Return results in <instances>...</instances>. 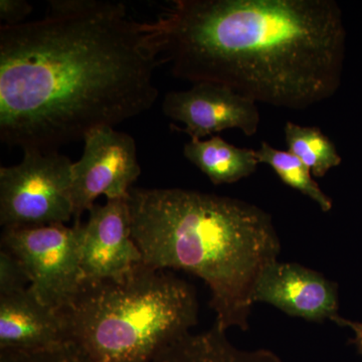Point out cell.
Returning <instances> with one entry per match:
<instances>
[{
  "instance_id": "ac0fdd59",
  "label": "cell",
  "mask_w": 362,
  "mask_h": 362,
  "mask_svg": "<svg viewBox=\"0 0 362 362\" xmlns=\"http://www.w3.org/2000/svg\"><path fill=\"white\" fill-rule=\"evenodd\" d=\"M32 11V4L25 0H0V20L4 26L23 25Z\"/></svg>"
},
{
  "instance_id": "9c48e42d",
  "label": "cell",
  "mask_w": 362,
  "mask_h": 362,
  "mask_svg": "<svg viewBox=\"0 0 362 362\" xmlns=\"http://www.w3.org/2000/svg\"><path fill=\"white\" fill-rule=\"evenodd\" d=\"M162 112L171 120L183 124L181 131L190 140H202L226 129H239L252 136L261 120L256 102L226 86L206 82L168 93Z\"/></svg>"
},
{
  "instance_id": "3957f363",
  "label": "cell",
  "mask_w": 362,
  "mask_h": 362,
  "mask_svg": "<svg viewBox=\"0 0 362 362\" xmlns=\"http://www.w3.org/2000/svg\"><path fill=\"white\" fill-rule=\"evenodd\" d=\"M127 199L143 263L201 278L214 324L249 329L259 279L281 252L270 214L242 199L182 188L132 187Z\"/></svg>"
},
{
  "instance_id": "9a60e30c",
  "label": "cell",
  "mask_w": 362,
  "mask_h": 362,
  "mask_svg": "<svg viewBox=\"0 0 362 362\" xmlns=\"http://www.w3.org/2000/svg\"><path fill=\"white\" fill-rule=\"evenodd\" d=\"M256 156L259 163L270 166L286 185L315 202L324 213L331 211L333 202L330 197L324 194L314 180L310 169L291 152L282 151L269 143L262 142L259 148L256 150Z\"/></svg>"
},
{
  "instance_id": "5bb4252c",
  "label": "cell",
  "mask_w": 362,
  "mask_h": 362,
  "mask_svg": "<svg viewBox=\"0 0 362 362\" xmlns=\"http://www.w3.org/2000/svg\"><path fill=\"white\" fill-rule=\"evenodd\" d=\"M284 133L288 151L303 162L314 177H323L341 163L337 146L320 128L288 121Z\"/></svg>"
},
{
  "instance_id": "ba28073f",
  "label": "cell",
  "mask_w": 362,
  "mask_h": 362,
  "mask_svg": "<svg viewBox=\"0 0 362 362\" xmlns=\"http://www.w3.org/2000/svg\"><path fill=\"white\" fill-rule=\"evenodd\" d=\"M254 301L311 322L330 320L349 328L354 332L352 342L362 356V322L340 315L337 285L322 274L297 263L275 262L259 277Z\"/></svg>"
},
{
  "instance_id": "8992f818",
  "label": "cell",
  "mask_w": 362,
  "mask_h": 362,
  "mask_svg": "<svg viewBox=\"0 0 362 362\" xmlns=\"http://www.w3.org/2000/svg\"><path fill=\"white\" fill-rule=\"evenodd\" d=\"M83 223H54L4 228L1 249L21 259L30 279V291L42 303L62 310L83 283L80 239Z\"/></svg>"
},
{
  "instance_id": "4fadbf2b",
  "label": "cell",
  "mask_w": 362,
  "mask_h": 362,
  "mask_svg": "<svg viewBox=\"0 0 362 362\" xmlns=\"http://www.w3.org/2000/svg\"><path fill=\"white\" fill-rule=\"evenodd\" d=\"M183 156L214 185H232L249 177L259 164L256 150L235 146L220 136L190 140L183 147Z\"/></svg>"
},
{
  "instance_id": "8fae6325",
  "label": "cell",
  "mask_w": 362,
  "mask_h": 362,
  "mask_svg": "<svg viewBox=\"0 0 362 362\" xmlns=\"http://www.w3.org/2000/svg\"><path fill=\"white\" fill-rule=\"evenodd\" d=\"M66 344L61 311L42 303L30 288L0 296V350L37 351Z\"/></svg>"
},
{
  "instance_id": "277c9868",
  "label": "cell",
  "mask_w": 362,
  "mask_h": 362,
  "mask_svg": "<svg viewBox=\"0 0 362 362\" xmlns=\"http://www.w3.org/2000/svg\"><path fill=\"white\" fill-rule=\"evenodd\" d=\"M59 311L68 343L87 362H151L199 321L194 288L144 263L122 277L83 282Z\"/></svg>"
},
{
  "instance_id": "6da1fadb",
  "label": "cell",
  "mask_w": 362,
  "mask_h": 362,
  "mask_svg": "<svg viewBox=\"0 0 362 362\" xmlns=\"http://www.w3.org/2000/svg\"><path fill=\"white\" fill-rule=\"evenodd\" d=\"M152 23L125 4L54 0L42 20L0 28V139L58 151L150 110L164 65Z\"/></svg>"
},
{
  "instance_id": "2e32d148",
  "label": "cell",
  "mask_w": 362,
  "mask_h": 362,
  "mask_svg": "<svg viewBox=\"0 0 362 362\" xmlns=\"http://www.w3.org/2000/svg\"><path fill=\"white\" fill-rule=\"evenodd\" d=\"M30 279L18 257L1 249L0 252V296L16 294L28 290Z\"/></svg>"
},
{
  "instance_id": "5b68a950",
  "label": "cell",
  "mask_w": 362,
  "mask_h": 362,
  "mask_svg": "<svg viewBox=\"0 0 362 362\" xmlns=\"http://www.w3.org/2000/svg\"><path fill=\"white\" fill-rule=\"evenodd\" d=\"M58 151L28 149L21 163L0 168V225L4 228L69 223L74 218L71 166Z\"/></svg>"
},
{
  "instance_id": "7c38bea8",
  "label": "cell",
  "mask_w": 362,
  "mask_h": 362,
  "mask_svg": "<svg viewBox=\"0 0 362 362\" xmlns=\"http://www.w3.org/2000/svg\"><path fill=\"white\" fill-rule=\"evenodd\" d=\"M216 324L199 334L185 337L161 350L151 362H283L271 350L238 349Z\"/></svg>"
},
{
  "instance_id": "e0dca14e",
  "label": "cell",
  "mask_w": 362,
  "mask_h": 362,
  "mask_svg": "<svg viewBox=\"0 0 362 362\" xmlns=\"http://www.w3.org/2000/svg\"><path fill=\"white\" fill-rule=\"evenodd\" d=\"M0 362H87L73 345L68 343L58 349L21 351L0 350Z\"/></svg>"
},
{
  "instance_id": "52a82bcc",
  "label": "cell",
  "mask_w": 362,
  "mask_h": 362,
  "mask_svg": "<svg viewBox=\"0 0 362 362\" xmlns=\"http://www.w3.org/2000/svg\"><path fill=\"white\" fill-rule=\"evenodd\" d=\"M82 156L71 166V197L75 223L94 206L101 195L127 199L141 175L134 138L114 127L90 131Z\"/></svg>"
},
{
  "instance_id": "7a4b0ae2",
  "label": "cell",
  "mask_w": 362,
  "mask_h": 362,
  "mask_svg": "<svg viewBox=\"0 0 362 362\" xmlns=\"http://www.w3.org/2000/svg\"><path fill=\"white\" fill-rule=\"evenodd\" d=\"M152 25L175 77L256 103L304 110L341 83L346 32L334 0H175Z\"/></svg>"
},
{
  "instance_id": "30bf717a",
  "label": "cell",
  "mask_w": 362,
  "mask_h": 362,
  "mask_svg": "<svg viewBox=\"0 0 362 362\" xmlns=\"http://www.w3.org/2000/svg\"><path fill=\"white\" fill-rule=\"evenodd\" d=\"M127 199H107L90 209L81 230L83 282L122 277L143 263L132 238Z\"/></svg>"
}]
</instances>
